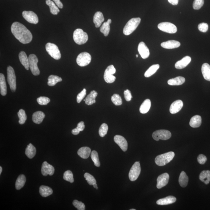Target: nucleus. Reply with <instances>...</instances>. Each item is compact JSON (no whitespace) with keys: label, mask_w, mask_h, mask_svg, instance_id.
I'll list each match as a JSON object with an SVG mask.
<instances>
[{"label":"nucleus","mask_w":210,"mask_h":210,"mask_svg":"<svg viewBox=\"0 0 210 210\" xmlns=\"http://www.w3.org/2000/svg\"><path fill=\"white\" fill-rule=\"evenodd\" d=\"M11 31L16 38L22 43H29L32 40V35L31 32L21 23L15 22L12 23Z\"/></svg>","instance_id":"f257e3e1"},{"label":"nucleus","mask_w":210,"mask_h":210,"mask_svg":"<svg viewBox=\"0 0 210 210\" xmlns=\"http://www.w3.org/2000/svg\"><path fill=\"white\" fill-rule=\"evenodd\" d=\"M140 22L141 19L140 18H132L129 20L123 30L124 34L126 36H129L136 29Z\"/></svg>","instance_id":"f03ea898"},{"label":"nucleus","mask_w":210,"mask_h":210,"mask_svg":"<svg viewBox=\"0 0 210 210\" xmlns=\"http://www.w3.org/2000/svg\"><path fill=\"white\" fill-rule=\"evenodd\" d=\"M174 156V152L172 151L158 155L155 159V163L159 166L165 165L171 162Z\"/></svg>","instance_id":"7ed1b4c3"},{"label":"nucleus","mask_w":210,"mask_h":210,"mask_svg":"<svg viewBox=\"0 0 210 210\" xmlns=\"http://www.w3.org/2000/svg\"><path fill=\"white\" fill-rule=\"evenodd\" d=\"M73 37L75 42L79 45L86 43L88 39L87 34L80 28H78L74 31Z\"/></svg>","instance_id":"20e7f679"},{"label":"nucleus","mask_w":210,"mask_h":210,"mask_svg":"<svg viewBox=\"0 0 210 210\" xmlns=\"http://www.w3.org/2000/svg\"><path fill=\"white\" fill-rule=\"evenodd\" d=\"M7 79L11 90L15 92L17 89L16 78L13 68L10 66L7 68Z\"/></svg>","instance_id":"39448f33"},{"label":"nucleus","mask_w":210,"mask_h":210,"mask_svg":"<svg viewBox=\"0 0 210 210\" xmlns=\"http://www.w3.org/2000/svg\"><path fill=\"white\" fill-rule=\"evenodd\" d=\"M46 49L49 54L54 59L56 60L61 59V53L58 46L55 44L48 42L46 45Z\"/></svg>","instance_id":"423d86ee"},{"label":"nucleus","mask_w":210,"mask_h":210,"mask_svg":"<svg viewBox=\"0 0 210 210\" xmlns=\"http://www.w3.org/2000/svg\"><path fill=\"white\" fill-rule=\"evenodd\" d=\"M28 59H29V68L32 73L34 76L39 75L40 74V71L37 66L38 59L37 56L34 54H31L28 57Z\"/></svg>","instance_id":"0eeeda50"},{"label":"nucleus","mask_w":210,"mask_h":210,"mask_svg":"<svg viewBox=\"0 0 210 210\" xmlns=\"http://www.w3.org/2000/svg\"><path fill=\"white\" fill-rule=\"evenodd\" d=\"M91 60V55L86 52H84L78 55L76 58V62L79 66L84 67L90 63Z\"/></svg>","instance_id":"6e6552de"},{"label":"nucleus","mask_w":210,"mask_h":210,"mask_svg":"<svg viewBox=\"0 0 210 210\" xmlns=\"http://www.w3.org/2000/svg\"><path fill=\"white\" fill-rule=\"evenodd\" d=\"M116 72V69L113 65H110L107 67L104 74V78L105 81L108 83H112L114 82L116 78L113 75Z\"/></svg>","instance_id":"1a4fd4ad"},{"label":"nucleus","mask_w":210,"mask_h":210,"mask_svg":"<svg viewBox=\"0 0 210 210\" xmlns=\"http://www.w3.org/2000/svg\"><path fill=\"white\" fill-rule=\"evenodd\" d=\"M158 27L161 31L164 32L169 33V34H174L177 31V28L175 25L168 22H164L159 23Z\"/></svg>","instance_id":"9d476101"},{"label":"nucleus","mask_w":210,"mask_h":210,"mask_svg":"<svg viewBox=\"0 0 210 210\" xmlns=\"http://www.w3.org/2000/svg\"><path fill=\"white\" fill-rule=\"evenodd\" d=\"M141 171L139 162H136L132 165L129 173V178L130 180L134 181L136 180Z\"/></svg>","instance_id":"9b49d317"},{"label":"nucleus","mask_w":210,"mask_h":210,"mask_svg":"<svg viewBox=\"0 0 210 210\" xmlns=\"http://www.w3.org/2000/svg\"><path fill=\"white\" fill-rule=\"evenodd\" d=\"M171 137V134L170 131L165 130H159L153 133L152 137L154 140L159 141V139L167 140Z\"/></svg>","instance_id":"f8f14e48"},{"label":"nucleus","mask_w":210,"mask_h":210,"mask_svg":"<svg viewBox=\"0 0 210 210\" xmlns=\"http://www.w3.org/2000/svg\"><path fill=\"white\" fill-rule=\"evenodd\" d=\"M22 15L23 18L30 23L36 24L38 23L37 16L32 11H23Z\"/></svg>","instance_id":"ddd939ff"},{"label":"nucleus","mask_w":210,"mask_h":210,"mask_svg":"<svg viewBox=\"0 0 210 210\" xmlns=\"http://www.w3.org/2000/svg\"><path fill=\"white\" fill-rule=\"evenodd\" d=\"M169 176L168 173H165L159 175L157 179V187L158 189H161L167 185L168 183Z\"/></svg>","instance_id":"4468645a"},{"label":"nucleus","mask_w":210,"mask_h":210,"mask_svg":"<svg viewBox=\"0 0 210 210\" xmlns=\"http://www.w3.org/2000/svg\"><path fill=\"white\" fill-rule=\"evenodd\" d=\"M114 141L117 144L121 149L124 151H127L128 149V143L127 140L124 137L120 135H115Z\"/></svg>","instance_id":"2eb2a0df"},{"label":"nucleus","mask_w":210,"mask_h":210,"mask_svg":"<svg viewBox=\"0 0 210 210\" xmlns=\"http://www.w3.org/2000/svg\"><path fill=\"white\" fill-rule=\"evenodd\" d=\"M138 51L143 59H146L149 56V50L144 42H140L139 44Z\"/></svg>","instance_id":"dca6fc26"},{"label":"nucleus","mask_w":210,"mask_h":210,"mask_svg":"<svg viewBox=\"0 0 210 210\" xmlns=\"http://www.w3.org/2000/svg\"><path fill=\"white\" fill-rule=\"evenodd\" d=\"M55 172V168L52 165H50L46 162H44L42 164V174L44 176L47 175L52 176Z\"/></svg>","instance_id":"f3484780"},{"label":"nucleus","mask_w":210,"mask_h":210,"mask_svg":"<svg viewBox=\"0 0 210 210\" xmlns=\"http://www.w3.org/2000/svg\"><path fill=\"white\" fill-rule=\"evenodd\" d=\"M183 106V103L182 100H178L175 101L170 105V113L172 114H175L178 113L182 109Z\"/></svg>","instance_id":"a211bd4d"},{"label":"nucleus","mask_w":210,"mask_h":210,"mask_svg":"<svg viewBox=\"0 0 210 210\" xmlns=\"http://www.w3.org/2000/svg\"><path fill=\"white\" fill-rule=\"evenodd\" d=\"M191 58L190 56H187L184 57L182 59L177 61L175 65L176 68L178 69H181L186 67L191 61Z\"/></svg>","instance_id":"6ab92c4d"},{"label":"nucleus","mask_w":210,"mask_h":210,"mask_svg":"<svg viewBox=\"0 0 210 210\" xmlns=\"http://www.w3.org/2000/svg\"><path fill=\"white\" fill-rule=\"evenodd\" d=\"M181 43L175 40H169L162 42L161 46L167 49H172L178 48L180 46Z\"/></svg>","instance_id":"aec40b11"},{"label":"nucleus","mask_w":210,"mask_h":210,"mask_svg":"<svg viewBox=\"0 0 210 210\" xmlns=\"http://www.w3.org/2000/svg\"><path fill=\"white\" fill-rule=\"evenodd\" d=\"M105 20V18L102 12H97L94 15L93 22L96 28H99L101 26L102 23Z\"/></svg>","instance_id":"412c9836"},{"label":"nucleus","mask_w":210,"mask_h":210,"mask_svg":"<svg viewBox=\"0 0 210 210\" xmlns=\"http://www.w3.org/2000/svg\"><path fill=\"white\" fill-rule=\"evenodd\" d=\"M176 201V197L173 196H169L165 197V198L160 199L157 202L158 205L164 206V205H167L174 203Z\"/></svg>","instance_id":"4be33fe9"},{"label":"nucleus","mask_w":210,"mask_h":210,"mask_svg":"<svg viewBox=\"0 0 210 210\" xmlns=\"http://www.w3.org/2000/svg\"><path fill=\"white\" fill-rule=\"evenodd\" d=\"M19 58L22 65L24 66L26 70H28L29 68V59L26 53L23 51L20 52L19 54Z\"/></svg>","instance_id":"5701e85b"},{"label":"nucleus","mask_w":210,"mask_h":210,"mask_svg":"<svg viewBox=\"0 0 210 210\" xmlns=\"http://www.w3.org/2000/svg\"><path fill=\"white\" fill-rule=\"evenodd\" d=\"M45 115L43 112L38 111L35 112L32 115V121L36 124H39L43 121Z\"/></svg>","instance_id":"b1692460"},{"label":"nucleus","mask_w":210,"mask_h":210,"mask_svg":"<svg viewBox=\"0 0 210 210\" xmlns=\"http://www.w3.org/2000/svg\"><path fill=\"white\" fill-rule=\"evenodd\" d=\"M90 148L88 147H83L80 148L78 151V155L83 159H87L91 154Z\"/></svg>","instance_id":"393cba45"},{"label":"nucleus","mask_w":210,"mask_h":210,"mask_svg":"<svg viewBox=\"0 0 210 210\" xmlns=\"http://www.w3.org/2000/svg\"><path fill=\"white\" fill-rule=\"evenodd\" d=\"M98 93L95 90L91 91L90 94L85 99V103L87 105H91L96 102L95 99L97 97Z\"/></svg>","instance_id":"a878e982"},{"label":"nucleus","mask_w":210,"mask_h":210,"mask_svg":"<svg viewBox=\"0 0 210 210\" xmlns=\"http://www.w3.org/2000/svg\"><path fill=\"white\" fill-rule=\"evenodd\" d=\"M201 124L202 118L199 115H195L192 117L189 122V125L194 128L200 127Z\"/></svg>","instance_id":"bb28decb"},{"label":"nucleus","mask_w":210,"mask_h":210,"mask_svg":"<svg viewBox=\"0 0 210 210\" xmlns=\"http://www.w3.org/2000/svg\"><path fill=\"white\" fill-rule=\"evenodd\" d=\"M185 79L181 76L177 77L176 78L171 79L168 81V84L171 86H178L184 83Z\"/></svg>","instance_id":"cd10ccee"},{"label":"nucleus","mask_w":210,"mask_h":210,"mask_svg":"<svg viewBox=\"0 0 210 210\" xmlns=\"http://www.w3.org/2000/svg\"><path fill=\"white\" fill-rule=\"evenodd\" d=\"M202 72L205 80L210 81V66L209 64L204 63L203 65Z\"/></svg>","instance_id":"c85d7f7f"},{"label":"nucleus","mask_w":210,"mask_h":210,"mask_svg":"<svg viewBox=\"0 0 210 210\" xmlns=\"http://www.w3.org/2000/svg\"><path fill=\"white\" fill-rule=\"evenodd\" d=\"M0 89L2 95L5 96L7 94V86L4 76L3 74H0Z\"/></svg>","instance_id":"c756f323"},{"label":"nucleus","mask_w":210,"mask_h":210,"mask_svg":"<svg viewBox=\"0 0 210 210\" xmlns=\"http://www.w3.org/2000/svg\"><path fill=\"white\" fill-rule=\"evenodd\" d=\"M151 106V100L149 99H146L140 105L139 109L140 113L143 114L147 113L150 109Z\"/></svg>","instance_id":"7c9ffc66"},{"label":"nucleus","mask_w":210,"mask_h":210,"mask_svg":"<svg viewBox=\"0 0 210 210\" xmlns=\"http://www.w3.org/2000/svg\"><path fill=\"white\" fill-rule=\"evenodd\" d=\"M46 3L49 6L50 12L54 15H57L59 13L60 10L55 3L51 0H46Z\"/></svg>","instance_id":"2f4dec72"},{"label":"nucleus","mask_w":210,"mask_h":210,"mask_svg":"<svg viewBox=\"0 0 210 210\" xmlns=\"http://www.w3.org/2000/svg\"><path fill=\"white\" fill-rule=\"evenodd\" d=\"M36 153V148L31 143H30L26 148L25 154L30 159H32L35 156Z\"/></svg>","instance_id":"473e14b6"},{"label":"nucleus","mask_w":210,"mask_h":210,"mask_svg":"<svg viewBox=\"0 0 210 210\" xmlns=\"http://www.w3.org/2000/svg\"><path fill=\"white\" fill-rule=\"evenodd\" d=\"M53 190L48 186H41L39 188V193L42 197H46L53 193Z\"/></svg>","instance_id":"72a5a7b5"},{"label":"nucleus","mask_w":210,"mask_h":210,"mask_svg":"<svg viewBox=\"0 0 210 210\" xmlns=\"http://www.w3.org/2000/svg\"><path fill=\"white\" fill-rule=\"evenodd\" d=\"M111 20L109 19L102 25L100 28L101 32L103 33L105 36H108L110 30V25L111 23Z\"/></svg>","instance_id":"f704fd0d"},{"label":"nucleus","mask_w":210,"mask_h":210,"mask_svg":"<svg viewBox=\"0 0 210 210\" xmlns=\"http://www.w3.org/2000/svg\"><path fill=\"white\" fill-rule=\"evenodd\" d=\"M199 179L205 184H209L210 181V171L209 170H203L202 171L200 174Z\"/></svg>","instance_id":"c9c22d12"},{"label":"nucleus","mask_w":210,"mask_h":210,"mask_svg":"<svg viewBox=\"0 0 210 210\" xmlns=\"http://www.w3.org/2000/svg\"><path fill=\"white\" fill-rule=\"evenodd\" d=\"M26 179L24 175L22 174L18 177L16 182L15 187L17 190H19L22 188L26 183Z\"/></svg>","instance_id":"e433bc0d"},{"label":"nucleus","mask_w":210,"mask_h":210,"mask_svg":"<svg viewBox=\"0 0 210 210\" xmlns=\"http://www.w3.org/2000/svg\"><path fill=\"white\" fill-rule=\"evenodd\" d=\"M179 184L181 187L185 188L187 186L188 182V177L184 171H182L180 175L179 179Z\"/></svg>","instance_id":"4c0bfd02"},{"label":"nucleus","mask_w":210,"mask_h":210,"mask_svg":"<svg viewBox=\"0 0 210 210\" xmlns=\"http://www.w3.org/2000/svg\"><path fill=\"white\" fill-rule=\"evenodd\" d=\"M159 68V64L153 65L145 72L144 76L146 78H149V77L151 76L154 75V73L157 72Z\"/></svg>","instance_id":"58836bf2"},{"label":"nucleus","mask_w":210,"mask_h":210,"mask_svg":"<svg viewBox=\"0 0 210 210\" xmlns=\"http://www.w3.org/2000/svg\"><path fill=\"white\" fill-rule=\"evenodd\" d=\"M62 81V79L57 76L51 75L48 78V85L50 86H53L56 85L58 82Z\"/></svg>","instance_id":"ea45409f"},{"label":"nucleus","mask_w":210,"mask_h":210,"mask_svg":"<svg viewBox=\"0 0 210 210\" xmlns=\"http://www.w3.org/2000/svg\"><path fill=\"white\" fill-rule=\"evenodd\" d=\"M18 118H19V123L21 125L24 124L27 119V116L26 112L24 110L21 109L18 112Z\"/></svg>","instance_id":"a19ab883"},{"label":"nucleus","mask_w":210,"mask_h":210,"mask_svg":"<svg viewBox=\"0 0 210 210\" xmlns=\"http://www.w3.org/2000/svg\"><path fill=\"white\" fill-rule=\"evenodd\" d=\"M91 157L93 162H94V165L95 166L99 167L100 166V162L99 160L98 154L97 151H93L91 153Z\"/></svg>","instance_id":"79ce46f5"},{"label":"nucleus","mask_w":210,"mask_h":210,"mask_svg":"<svg viewBox=\"0 0 210 210\" xmlns=\"http://www.w3.org/2000/svg\"><path fill=\"white\" fill-rule=\"evenodd\" d=\"M63 178L65 180L69 181L71 183H73L74 182L73 174L70 170H67L65 172Z\"/></svg>","instance_id":"37998d69"},{"label":"nucleus","mask_w":210,"mask_h":210,"mask_svg":"<svg viewBox=\"0 0 210 210\" xmlns=\"http://www.w3.org/2000/svg\"><path fill=\"white\" fill-rule=\"evenodd\" d=\"M111 101L115 105H120L122 104V100L119 95L114 94L111 97Z\"/></svg>","instance_id":"c03bdc74"},{"label":"nucleus","mask_w":210,"mask_h":210,"mask_svg":"<svg viewBox=\"0 0 210 210\" xmlns=\"http://www.w3.org/2000/svg\"><path fill=\"white\" fill-rule=\"evenodd\" d=\"M108 130V125L106 124H102L99 129V135L101 137H105L106 135Z\"/></svg>","instance_id":"a18cd8bd"},{"label":"nucleus","mask_w":210,"mask_h":210,"mask_svg":"<svg viewBox=\"0 0 210 210\" xmlns=\"http://www.w3.org/2000/svg\"><path fill=\"white\" fill-rule=\"evenodd\" d=\"M84 177L90 185H93L96 183V181L94 177L88 173H86L84 175Z\"/></svg>","instance_id":"49530a36"},{"label":"nucleus","mask_w":210,"mask_h":210,"mask_svg":"<svg viewBox=\"0 0 210 210\" xmlns=\"http://www.w3.org/2000/svg\"><path fill=\"white\" fill-rule=\"evenodd\" d=\"M204 2V0H195L193 2V7L195 10H199L203 7Z\"/></svg>","instance_id":"de8ad7c7"},{"label":"nucleus","mask_w":210,"mask_h":210,"mask_svg":"<svg viewBox=\"0 0 210 210\" xmlns=\"http://www.w3.org/2000/svg\"><path fill=\"white\" fill-rule=\"evenodd\" d=\"M38 103L40 105H46L49 103L50 100L48 97H40L37 99Z\"/></svg>","instance_id":"09e8293b"},{"label":"nucleus","mask_w":210,"mask_h":210,"mask_svg":"<svg viewBox=\"0 0 210 210\" xmlns=\"http://www.w3.org/2000/svg\"><path fill=\"white\" fill-rule=\"evenodd\" d=\"M73 206L78 210H85V206L84 203L77 200H74L72 203Z\"/></svg>","instance_id":"8fccbe9b"},{"label":"nucleus","mask_w":210,"mask_h":210,"mask_svg":"<svg viewBox=\"0 0 210 210\" xmlns=\"http://www.w3.org/2000/svg\"><path fill=\"white\" fill-rule=\"evenodd\" d=\"M86 89H83L81 92L79 93L77 97V102L78 103H80L83 99L84 98L86 95Z\"/></svg>","instance_id":"3c124183"},{"label":"nucleus","mask_w":210,"mask_h":210,"mask_svg":"<svg viewBox=\"0 0 210 210\" xmlns=\"http://www.w3.org/2000/svg\"><path fill=\"white\" fill-rule=\"evenodd\" d=\"M208 28H209V26L207 23H202L198 25V29L201 32H207L208 31Z\"/></svg>","instance_id":"603ef678"},{"label":"nucleus","mask_w":210,"mask_h":210,"mask_svg":"<svg viewBox=\"0 0 210 210\" xmlns=\"http://www.w3.org/2000/svg\"><path fill=\"white\" fill-rule=\"evenodd\" d=\"M197 160L200 164L201 165H203L206 162L207 160V158L203 154H200L199 155L198 158H197Z\"/></svg>","instance_id":"864d4df0"},{"label":"nucleus","mask_w":210,"mask_h":210,"mask_svg":"<svg viewBox=\"0 0 210 210\" xmlns=\"http://www.w3.org/2000/svg\"><path fill=\"white\" fill-rule=\"evenodd\" d=\"M125 98L127 101H130L132 99V97L130 91L129 90H126L124 92Z\"/></svg>","instance_id":"5fc2aeb1"},{"label":"nucleus","mask_w":210,"mask_h":210,"mask_svg":"<svg viewBox=\"0 0 210 210\" xmlns=\"http://www.w3.org/2000/svg\"><path fill=\"white\" fill-rule=\"evenodd\" d=\"M76 128L80 131H83L85 128V124L83 121H81L78 123Z\"/></svg>","instance_id":"6e6d98bb"},{"label":"nucleus","mask_w":210,"mask_h":210,"mask_svg":"<svg viewBox=\"0 0 210 210\" xmlns=\"http://www.w3.org/2000/svg\"><path fill=\"white\" fill-rule=\"evenodd\" d=\"M54 2L58 6V8L62 9L63 7V5L60 0H51Z\"/></svg>","instance_id":"4d7b16f0"},{"label":"nucleus","mask_w":210,"mask_h":210,"mask_svg":"<svg viewBox=\"0 0 210 210\" xmlns=\"http://www.w3.org/2000/svg\"><path fill=\"white\" fill-rule=\"evenodd\" d=\"M168 2L173 5H177L178 4L179 0H168Z\"/></svg>","instance_id":"13d9d810"},{"label":"nucleus","mask_w":210,"mask_h":210,"mask_svg":"<svg viewBox=\"0 0 210 210\" xmlns=\"http://www.w3.org/2000/svg\"><path fill=\"white\" fill-rule=\"evenodd\" d=\"M80 131L78 130V129H77V128H76L72 130V133L74 135H78V134L80 133Z\"/></svg>","instance_id":"bf43d9fd"},{"label":"nucleus","mask_w":210,"mask_h":210,"mask_svg":"<svg viewBox=\"0 0 210 210\" xmlns=\"http://www.w3.org/2000/svg\"><path fill=\"white\" fill-rule=\"evenodd\" d=\"M93 186H94V188H95L96 189H98V187L97 185V184L95 183L93 185Z\"/></svg>","instance_id":"052dcab7"},{"label":"nucleus","mask_w":210,"mask_h":210,"mask_svg":"<svg viewBox=\"0 0 210 210\" xmlns=\"http://www.w3.org/2000/svg\"><path fill=\"white\" fill-rule=\"evenodd\" d=\"M2 167L1 166L0 167V174H1L2 172Z\"/></svg>","instance_id":"680f3d73"},{"label":"nucleus","mask_w":210,"mask_h":210,"mask_svg":"<svg viewBox=\"0 0 210 210\" xmlns=\"http://www.w3.org/2000/svg\"><path fill=\"white\" fill-rule=\"evenodd\" d=\"M136 209H131L130 210H135Z\"/></svg>","instance_id":"e2e57ef3"},{"label":"nucleus","mask_w":210,"mask_h":210,"mask_svg":"<svg viewBox=\"0 0 210 210\" xmlns=\"http://www.w3.org/2000/svg\"><path fill=\"white\" fill-rule=\"evenodd\" d=\"M138 55H136V57H138Z\"/></svg>","instance_id":"0e129e2a"},{"label":"nucleus","mask_w":210,"mask_h":210,"mask_svg":"<svg viewBox=\"0 0 210 210\" xmlns=\"http://www.w3.org/2000/svg\"><path fill=\"white\" fill-rule=\"evenodd\" d=\"M84 101H85V99H84Z\"/></svg>","instance_id":"69168bd1"}]
</instances>
